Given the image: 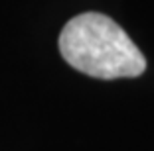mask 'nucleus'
<instances>
[{"label": "nucleus", "instance_id": "nucleus-1", "mask_svg": "<svg viewBox=\"0 0 154 151\" xmlns=\"http://www.w3.org/2000/svg\"><path fill=\"white\" fill-rule=\"evenodd\" d=\"M59 53L73 69L93 79H132L146 71V59L113 18L83 12L59 33Z\"/></svg>", "mask_w": 154, "mask_h": 151}]
</instances>
